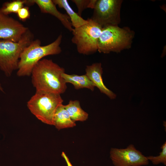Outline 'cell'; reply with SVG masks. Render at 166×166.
<instances>
[{
	"label": "cell",
	"instance_id": "obj_6",
	"mask_svg": "<svg viewBox=\"0 0 166 166\" xmlns=\"http://www.w3.org/2000/svg\"><path fill=\"white\" fill-rule=\"evenodd\" d=\"M88 22L78 27L73 28L71 41L75 44L78 52L89 55L97 51V43L102 27L88 18Z\"/></svg>",
	"mask_w": 166,
	"mask_h": 166
},
{
	"label": "cell",
	"instance_id": "obj_7",
	"mask_svg": "<svg viewBox=\"0 0 166 166\" xmlns=\"http://www.w3.org/2000/svg\"><path fill=\"white\" fill-rule=\"evenodd\" d=\"M122 2V0H97L90 18L102 27L118 26Z\"/></svg>",
	"mask_w": 166,
	"mask_h": 166
},
{
	"label": "cell",
	"instance_id": "obj_16",
	"mask_svg": "<svg viewBox=\"0 0 166 166\" xmlns=\"http://www.w3.org/2000/svg\"><path fill=\"white\" fill-rule=\"evenodd\" d=\"M25 0H16L4 3L0 8V12L5 15L14 13L17 14L19 9L24 6Z\"/></svg>",
	"mask_w": 166,
	"mask_h": 166
},
{
	"label": "cell",
	"instance_id": "obj_4",
	"mask_svg": "<svg viewBox=\"0 0 166 166\" xmlns=\"http://www.w3.org/2000/svg\"><path fill=\"white\" fill-rule=\"evenodd\" d=\"M34 38L33 33L29 29L18 42L0 40V69L6 76H10L17 69L21 53Z\"/></svg>",
	"mask_w": 166,
	"mask_h": 166
},
{
	"label": "cell",
	"instance_id": "obj_15",
	"mask_svg": "<svg viewBox=\"0 0 166 166\" xmlns=\"http://www.w3.org/2000/svg\"><path fill=\"white\" fill-rule=\"evenodd\" d=\"M64 106L74 122L84 121L88 119L89 114L81 108L79 101L71 100L68 104Z\"/></svg>",
	"mask_w": 166,
	"mask_h": 166
},
{
	"label": "cell",
	"instance_id": "obj_5",
	"mask_svg": "<svg viewBox=\"0 0 166 166\" xmlns=\"http://www.w3.org/2000/svg\"><path fill=\"white\" fill-rule=\"evenodd\" d=\"M60 94L36 91L27 102V107L31 113L42 122L53 125V119L57 108L62 104Z\"/></svg>",
	"mask_w": 166,
	"mask_h": 166
},
{
	"label": "cell",
	"instance_id": "obj_2",
	"mask_svg": "<svg viewBox=\"0 0 166 166\" xmlns=\"http://www.w3.org/2000/svg\"><path fill=\"white\" fill-rule=\"evenodd\" d=\"M61 34L53 42L42 46L38 39L33 40L21 53L18 63L17 74L19 77L29 76L37 63L45 57L58 54L62 51L60 45L62 40Z\"/></svg>",
	"mask_w": 166,
	"mask_h": 166
},
{
	"label": "cell",
	"instance_id": "obj_8",
	"mask_svg": "<svg viewBox=\"0 0 166 166\" xmlns=\"http://www.w3.org/2000/svg\"><path fill=\"white\" fill-rule=\"evenodd\" d=\"M110 156L115 166H142L149 164L146 157L133 144H129L125 148H112Z\"/></svg>",
	"mask_w": 166,
	"mask_h": 166
},
{
	"label": "cell",
	"instance_id": "obj_13",
	"mask_svg": "<svg viewBox=\"0 0 166 166\" xmlns=\"http://www.w3.org/2000/svg\"><path fill=\"white\" fill-rule=\"evenodd\" d=\"M61 76L66 83L72 84L76 89L85 88L92 91L94 90L95 87L94 85L86 74L70 75L64 73Z\"/></svg>",
	"mask_w": 166,
	"mask_h": 166
},
{
	"label": "cell",
	"instance_id": "obj_3",
	"mask_svg": "<svg viewBox=\"0 0 166 166\" xmlns=\"http://www.w3.org/2000/svg\"><path fill=\"white\" fill-rule=\"evenodd\" d=\"M135 34L134 32L128 27L104 26L98 40L97 51L100 53H109L129 49L132 46Z\"/></svg>",
	"mask_w": 166,
	"mask_h": 166
},
{
	"label": "cell",
	"instance_id": "obj_17",
	"mask_svg": "<svg viewBox=\"0 0 166 166\" xmlns=\"http://www.w3.org/2000/svg\"><path fill=\"white\" fill-rule=\"evenodd\" d=\"M77 9L78 15L81 16L84 10L87 8L93 9L97 0H72Z\"/></svg>",
	"mask_w": 166,
	"mask_h": 166
},
{
	"label": "cell",
	"instance_id": "obj_21",
	"mask_svg": "<svg viewBox=\"0 0 166 166\" xmlns=\"http://www.w3.org/2000/svg\"><path fill=\"white\" fill-rule=\"evenodd\" d=\"M0 91L2 92H4L3 89L2 88V85L0 83Z\"/></svg>",
	"mask_w": 166,
	"mask_h": 166
},
{
	"label": "cell",
	"instance_id": "obj_10",
	"mask_svg": "<svg viewBox=\"0 0 166 166\" xmlns=\"http://www.w3.org/2000/svg\"><path fill=\"white\" fill-rule=\"evenodd\" d=\"M25 4L28 6L36 4L42 13L49 14L54 16L61 22L65 28L70 32L72 31L73 28L69 17L67 14L59 11L52 0H25Z\"/></svg>",
	"mask_w": 166,
	"mask_h": 166
},
{
	"label": "cell",
	"instance_id": "obj_11",
	"mask_svg": "<svg viewBox=\"0 0 166 166\" xmlns=\"http://www.w3.org/2000/svg\"><path fill=\"white\" fill-rule=\"evenodd\" d=\"M86 75L97 87L101 93L106 95L111 99H115L116 94L109 89L104 85L102 77L103 69L101 63H95L87 65L85 69Z\"/></svg>",
	"mask_w": 166,
	"mask_h": 166
},
{
	"label": "cell",
	"instance_id": "obj_14",
	"mask_svg": "<svg viewBox=\"0 0 166 166\" xmlns=\"http://www.w3.org/2000/svg\"><path fill=\"white\" fill-rule=\"evenodd\" d=\"M52 1L56 5L65 10L74 28L78 27L88 22L87 19H84L72 9L67 0H53Z\"/></svg>",
	"mask_w": 166,
	"mask_h": 166
},
{
	"label": "cell",
	"instance_id": "obj_9",
	"mask_svg": "<svg viewBox=\"0 0 166 166\" xmlns=\"http://www.w3.org/2000/svg\"><path fill=\"white\" fill-rule=\"evenodd\" d=\"M29 29L18 21L0 12V40L18 42Z\"/></svg>",
	"mask_w": 166,
	"mask_h": 166
},
{
	"label": "cell",
	"instance_id": "obj_12",
	"mask_svg": "<svg viewBox=\"0 0 166 166\" xmlns=\"http://www.w3.org/2000/svg\"><path fill=\"white\" fill-rule=\"evenodd\" d=\"M76 124L70 118L69 113L65 109L64 105H60L57 108L54 114L53 125L58 130L73 128Z\"/></svg>",
	"mask_w": 166,
	"mask_h": 166
},
{
	"label": "cell",
	"instance_id": "obj_18",
	"mask_svg": "<svg viewBox=\"0 0 166 166\" xmlns=\"http://www.w3.org/2000/svg\"><path fill=\"white\" fill-rule=\"evenodd\" d=\"M161 151L159 155L157 156H146L148 160H150L154 165H158L162 163L166 165V142H165L161 146Z\"/></svg>",
	"mask_w": 166,
	"mask_h": 166
},
{
	"label": "cell",
	"instance_id": "obj_1",
	"mask_svg": "<svg viewBox=\"0 0 166 166\" xmlns=\"http://www.w3.org/2000/svg\"><path fill=\"white\" fill-rule=\"evenodd\" d=\"M64 69L51 59H43L33 68L31 81L36 91H44L61 94L67 89L66 83L62 77Z\"/></svg>",
	"mask_w": 166,
	"mask_h": 166
},
{
	"label": "cell",
	"instance_id": "obj_19",
	"mask_svg": "<svg viewBox=\"0 0 166 166\" xmlns=\"http://www.w3.org/2000/svg\"><path fill=\"white\" fill-rule=\"evenodd\" d=\"M19 19L22 21H25L29 19L30 14L28 6H23L19 10L17 13Z\"/></svg>",
	"mask_w": 166,
	"mask_h": 166
},
{
	"label": "cell",
	"instance_id": "obj_20",
	"mask_svg": "<svg viewBox=\"0 0 166 166\" xmlns=\"http://www.w3.org/2000/svg\"><path fill=\"white\" fill-rule=\"evenodd\" d=\"M61 156L66 162L67 166H73L69 158L64 152H62Z\"/></svg>",
	"mask_w": 166,
	"mask_h": 166
}]
</instances>
